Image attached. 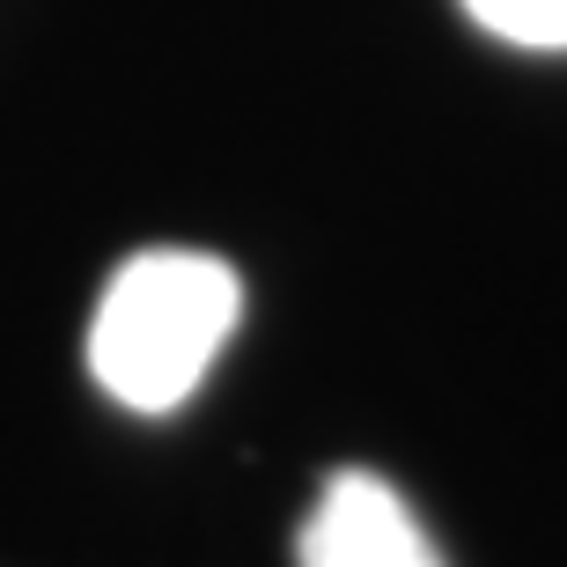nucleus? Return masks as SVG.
<instances>
[{
  "instance_id": "nucleus-1",
  "label": "nucleus",
  "mask_w": 567,
  "mask_h": 567,
  "mask_svg": "<svg viewBox=\"0 0 567 567\" xmlns=\"http://www.w3.org/2000/svg\"><path fill=\"white\" fill-rule=\"evenodd\" d=\"M244 317V280L214 251H133L111 274L96 324H89V369L126 413H177L229 347Z\"/></svg>"
},
{
  "instance_id": "nucleus-2",
  "label": "nucleus",
  "mask_w": 567,
  "mask_h": 567,
  "mask_svg": "<svg viewBox=\"0 0 567 567\" xmlns=\"http://www.w3.org/2000/svg\"><path fill=\"white\" fill-rule=\"evenodd\" d=\"M295 567H442V553L399 486L347 464L317 486L295 538Z\"/></svg>"
},
{
  "instance_id": "nucleus-3",
  "label": "nucleus",
  "mask_w": 567,
  "mask_h": 567,
  "mask_svg": "<svg viewBox=\"0 0 567 567\" xmlns=\"http://www.w3.org/2000/svg\"><path fill=\"white\" fill-rule=\"evenodd\" d=\"M464 16L486 38L524 44V52H567V0H464Z\"/></svg>"
}]
</instances>
